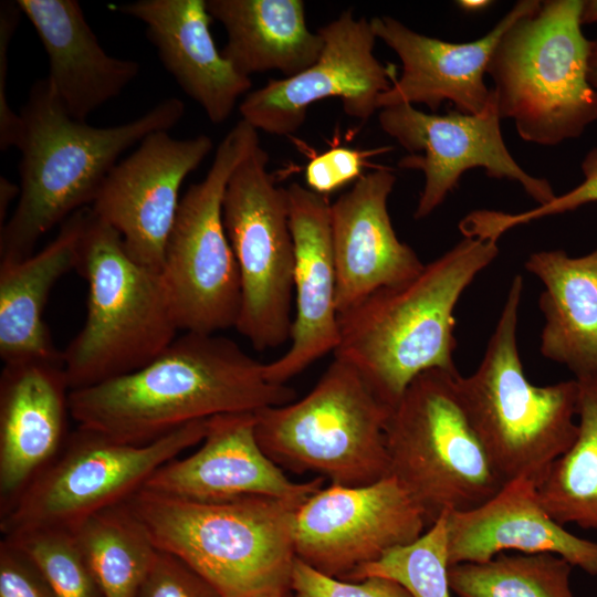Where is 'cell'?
Wrapping results in <instances>:
<instances>
[{
    "mask_svg": "<svg viewBox=\"0 0 597 597\" xmlns=\"http://www.w3.org/2000/svg\"><path fill=\"white\" fill-rule=\"evenodd\" d=\"M296 392L271 383L265 364L233 339L185 332L132 373L71 390L77 427L127 444H147L217 415L255 412L292 402Z\"/></svg>",
    "mask_w": 597,
    "mask_h": 597,
    "instance_id": "6da1fadb",
    "label": "cell"
},
{
    "mask_svg": "<svg viewBox=\"0 0 597 597\" xmlns=\"http://www.w3.org/2000/svg\"><path fill=\"white\" fill-rule=\"evenodd\" d=\"M185 114L177 97L142 116L96 127L69 115L46 78L36 81L20 116V195L0 228V260L33 253L42 235L76 211L91 207L119 156L155 132H169Z\"/></svg>",
    "mask_w": 597,
    "mask_h": 597,
    "instance_id": "7a4b0ae2",
    "label": "cell"
},
{
    "mask_svg": "<svg viewBox=\"0 0 597 597\" xmlns=\"http://www.w3.org/2000/svg\"><path fill=\"white\" fill-rule=\"evenodd\" d=\"M498 254L496 241L464 237L412 279L374 292L339 316L334 358L355 367L392 408L420 374L458 373L454 308Z\"/></svg>",
    "mask_w": 597,
    "mask_h": 597,
    "instance_id": "3957f363",
    "label": "cell"
},
{
    "mask_svg": "<svg viewBox=\"0 0 597 597\" xmlns=\"http://www.w3.org/2000/svg\"><path fill=\"white\" fill-rule=\"evenodd\" d=\"M306 500L192 501L140 490L127 504L159 551L184 561L222 597H272L291 591L295 517Z\"/></svg>",
    "mask_w": 597,
    "mask_h": 597,
    "instance_id": "277c9868",
    "label": "cell"
},
{
    "mask_svg": "<svg viewBox=\"0 0 597 597\" xmlns=\"http://www.w3.org/2000/svg\"><path fill=\"white\" fill-rule=\"evenodd\" d=\"M524 281L514 275L494 331L474 373L455 378L462 408L506 482L538 484L576 439L578 383L546 386L527 380L517 347Z\"/></svg>",
    "mask_w": 597,
    "mask_h": 597,
    "instance_id": "5b68a950",
    "label": "cell"
},
{
    "mask_svg": "<svg viewBox=\"0 0 597 597\" xmlns=\"http://www.w3.org/2000/svg\"><path fill=\"white\" fill-rule=\"evenodd\" d=\"M583 0L542 1L499 40L488 65L501 118L541 146L578 138L597 119L588 80L590 40L582 30Z\"/></svg>",
    "mask_w": 597,
    "mask_h": 597,
    "instance_id": "8992f818",
    "label": "cell"
},
{
    "mask_svg": "<svg viewBox=\"0 0 597 597\" xmlns=\"http://www.w3.org/2000/svg\"><path fill=\"white\" fill-rule=\"evenodd\" d=\"M76 270L87 282L85 322L62 352L71 390L137 370L179 331L160 274L130 258L90 207Z\"/></svg>",
    "mask_w": 597,
    "mask_h": 597,
    "instance_id": "52a82bcc",
    "label": "cell"
},
{
    "mask_svg": "<svg viewBox=\"0 0 597 597\" xmlns=\"http://www.w3.org/2000/svg\"><path fill=\"white\" fill-rule=\"evenodd\" d=\"M392 409L355 367L334 358L303 398L255 411V436L282 470L363 486L390 476Z\"/></svg>",
    "mask_w": 597,
    "mask_h": 597,
    "instance_id": "ba28073f",
    "label": "cell"
},
{
    "mask_svg": "<svg viewBox=\"0 0 597 597\" xmlns=\"http://www.w3.org/2000/svg\"><path fill=\"white\" fill-rule=\"evenodd\" d=\"M460 373L417 376L392 409L386 444L390 476L432 525L447 512H465L507 483L494 467L460 402Z\"/></svg>",
    "mask_w": 597,
    "mask_h": 597,
    "instance_id": "9c48e42d",
    "label": "cell"
},
{
    "mask_svg": "<svg viewBox=\"0 0 597 597\" xmlns=\"http://www.w3.org/2000/svg\"><path fill=\"white\" fill-rule=\"evenodd\" d=\"M259 144L258 130L240 119L218 145L206 177L180 199L159 272L179 331L217 334L237 325L241 283L222 200L230 176Z\"/></svg>",
    "mask_w": 597,
    "mask_h": 597,
    "instance_id": "30bf717a",
    "label": "cell"
},
{
    "mask_svg": "<svg viewBox=\"0 0 597 597\" xmlns=\"http://www.w3.org/2000/svg\"><path fill=\"white\" fill-rule=\"evenodd\" d=\"M207 420L147 444H127L77 427L52 461L0 515L2 536L73 531L93 514L127 502L163 464L200 443Z\"/></svg>",
    "mask_w": 597,
    "mask_h": 597,
    "instance_id": "8fae6325",
    "label": "cell"
},
{
    "mask_svg": "<svg viewBox=\"0 0 597 597\" xmlns=\"http://www.w3.org/2000/svg\"><path fill=\"white\" fill-rule=\"evenodd\" d=\"M256 145L238 165L222 200L224 229L241 283L234 328L256 352L290 343L294 313V241L287 188L268 171Z\"/></svg>",
    "mask_w": 597,
    "mask_h": 597,
    "instance_id": "7c38bea8",
    "label": "cell"
},
{
    "mask_svg": "<svg viewBox=\"0 0 597 597\" xmlns=\"http://www.w3.org/2000/svg\"><path fill=\"white\" fill-rule=\"evenodd\" d=\"M501 119L493 91L478 114L455 109L429 114L409 104L379 109L381 129L409 151L398 166L421 170L425 176L415 219L431 214L472 168L484 169L491 178L517 182L538 206L556 197L547 179L532 176L513 158L502 136Z\"/></svg>",
    "mask_w": 597,
    "mask_h": 597,
    "instance_id": "4fadbf2b",
    "label": "cell"
},
{
    "mask_svg": "<svg viewBox=\"0 0 597 597\" xmlns=\"http://www.w3.org/2000/svg\"><path fill=\"white\" fill-rule=\"evenodd\" d=\"M324 45L318 59L302 72L248 93L239 104L241 119L258 132L289 136L297 132L308 107L337 97L344 112L362 122L378 108L379 96L397 77L392 65H384L374 54L377 40L370 20L343 11L321 29Z\"/></svg>",
    "mask_w": 597,
    "mask_h": 597,
    "instance_id": "5bb4252c",
    "label": "cell"
},
{
    "mask_svg": "<svg viewBox=\"0 0 597 597\" xmlns=\"http://www.w3.org/2000/svg\"><path fill=\"white\" fill-rule=\"evenodd\" d=\"M426 530L420 509L392 476L363 486L328 484L296 513L295 554L313 569L346 580Z\"/></svg>",
    "mask_w": 597,
    "mask_h": 597,
    "instance_id": "9a60e30c",
    "label": "cell"
},
{
    "mask_svg": "<svg viewBox=\"0 0 597 597\" xmlns=\"http://www.w3.org/2000/svg\"><path fill=\"white\" fill-rule=\"evenodd\" d=\"M212 147L207 135L178 139L155 132L107 175L91 208L139 264L160 272L181 185Z\"/></svg>",
    "mask_w": 597,
    "mask_h": 597,
    "instance_id": "2e32d148",
    "label": "cell"
},
{
    "mask_svg": "<svg viewBox=\"0 0 597 597\" xmlns=\"http://www.w3.org/2000/svg\"><path fill=\"white\" fill-rule=\"evenodd\" d=\"M542 1L521 0L482 38L454 43L420 34L399 20H370L377 39L401 62V73L378 98V108L423 104L436 112L443 102L465 114L482 112L492 95L484 76L502 34L519 19L540 9Z\"/></svg>",
    "mask_w": 597,
    "mask_h": 597,
    "instance_id": "e0dca14e",
    "label": "cell"
},
{
    "mask_svg": "<svg viewBox=\"0 0 597 597\" xmlns=\"http://www.w3.org/2000/svg\"><path fill=\"white\" fill-rule=\"evenodd\" d=\"M315 476L295 482L262 450L254 412L217 415L197 451L158 468L142 490L184 500L222 501L249 495L306 500L324 486Z\"/></svg>",
    "mask_w": 597,
    "mask_h": 597,
    "instance_id": "ac0fdd59",
    "label": "cell"
},
{
    "mask_svg": "<svg viewBox=\"0 0 597 597\" xmlns=\"http://www.w3.org/2000/svg\"><path fill=\"white\" fill-rule=\"evenodd\" d=\"M294 241V313L289 348L265 364V376L284 385L339 342L337 276L331 235V202L300 184L287 188Z\"/></svg>",
    "mask_w": 597,
    "mask_h": 597,
    "instance_id": "d6986e66",
    "label": "cell"
},
{
    "mask_svg": "<svg viewBox=\"0 0 597 597\" xmlns=\"http://www.w3.org/2000/svg\"><path fill=\"white\" fill-rule=\"evenodd\" d=\"M395 184L391 170L377 169L331 203L339 316L379 289L412 279L425 266L394 230L388 198Z\"/></svg>",
    "mask_w": 597,
    "mask_h": 597,
    "instance_id": "ffe728a7",
    "label": "cell"
},
{
    "mask_svg": "<svg viewBox=\"0 0 597 597\" xmlns=\"http://www.w3.org/2000/svg\"><path fill=\"white\" fill-rule=\"evenodd\" d=\"M63 360L4 364L0 375V515L52 461L70 432Z\"/></svg>",
    "mask_w": 597,
    "mask_h": 597,
    "instance_id": "44dd1931",
    "label": "cell"
},
{
    "mask_svg": "<svg viewBox=\"0 0 597 597\" xmlns=\"http://www.w3.org/2000/svg\"><path fill=\"white\" fill-rule=\"evenodd\" d=\"M449 564L482 563L505 551L554 554L597 576V543L565 530L543 507L537 484L520 478L488 502L465 512H448Z\"/></svg>",
    "mask_w": 597,
    "mask_h": 597,
    "instance_id": "7402d4cb",
    "label": "cell"
},
{
    "mask_svg": "<svg viewBox=\"0 0 597 597\" xmlns=\"http://www.w3.org/2000/svg\"><path fill=\"white\" fill-rule=\"evenodd\" d=\"M142 21L164 67L213 124L229 118L252 81L214 44L207 0H138L116 7Z\"/></svg>",
    "mask_w": 597,
    "mask_h": 597,
    "instance_id": "603a6c76",
    "label": "cell"
},
{
    "mask_svg": "<svg viewBox=\"0 0 597 597\" xmlns=\"http://www.w3.org/2000/svg\"><path fill=\"white\" fill-rule=\"evenodd\" d=\"M48 56L45 77L70 116L85 119L139 73L133 60L108 55L74 0H17Z\"/></svg>",
    "mask_w": 597,
    "mask_h": 597,
    "instance_id": "cb8c5ba5",
    "label": "cell"
},
{
    "mask_svg": "<svg viewBox=\"0 0 597 597\" xmlns=\"http://www.w3.org/2000/svg\"><path fill=\"white\" fill-rule=\"evenodd\" d=\"M90 207L69 217L42 250L0 260V357L4 364L63 360L43 320L55 283L77 268Z\"/></svg>",
    "mask_w": 597,
    "mask_h": 597,
    "instance_id": "d4e9b609",
    "label": "cell"
},
{
    "mask_svg": "<svg viewBox=\"0 0 597 597\" xmlns=\"http://www.w3.org/2000/svg\"><path fill=\"white\" fill-rule=\"evenodd\" d=\"M525 269L544 286L541 354L579 378L597 371V247L582 256L563 250L528 255Z\"/></svg>",
    "mask_w": 597,
    "mask_h": 597,
    "instance_id": "484cf974",
    "label": "cell"
},
{
    "mask_svg": "<svg viewBox=\"0 0 597 597\" xmlns=\"http://www.w3.org/2000/svg\"><path fill=\"white\" fill-rule=\"evenodd\" d=\"M227 32L221 54L242 75L277 71L293 76L320 56L324 40L308 29L301 0H207Z\"/></svg>",
    "mask_w": 597,
    "mask_h": 597,
    "instance_id": "4316f807",
    "label": "cell"
},
{
    "mask_svg": "<svg viewBox=\"0 0 597 597\" xmlns=\"http://www.w3.org/2000/svg\"><path fill=\"white\" fill-rule=\"evenodd\" d=\"M71 532L103 597H135L158 548L127 502L93 514Z\"/></svg>",
    "mask_w": 597,
    "mask_h": 597,
    "instance_id": "83f0119b",
    "label": "cell"
},
{
    "mask_svg": "<svg viewBox=\"0 0 597 597\" xmlns=\"http://www.w3.org/2000/svg\"><path fill=\"white\" fill-rule=\"evenodd\" d=\"M575 379L577 436L549 467L537 484V493L557 523L597 531V371Z\"/></svg>",
    "mask_w": 597,
    "mask_h": 597,
    "instance_id": "f1b7e54d",
    "label": "cell"
},
{
    "mask_svg": "<svg viewBox=\"0 0 597 597\" xmlns=\"http://www.w3.org/2000/svg\"><path fill=\"white\" fill-rule=\"evenodd\" d=\"M573 566L554 554H504L482 563L449 567L458 597H574Z\"/></svg>",
    "mask_w": 597,
    "mask_h": 597,
    "instance_id": "f546056e",
    "label": "cell"
},
{
    "mask_svg": "<svg viewBox=\"0 0 597 597\" xmlns=\"http://www.w3.org/2000/svg\"><path fill=\"white\" fill-rule=\"evenodd\" d=\"M447 513L416 541L386 552L346 582L383 577L397 582L412 597H450Z\"/></svg>",
    "mask_w": 597,
    "mask_h": 597,
    "instance_id": "4dcf8cb0",
    "label": "cell"
},
{
    "mask_svg": "<svg viewBox=\"0 0 597 597\" xmlns=\"http://www.w3.org/2000/svg\"><path fill=\"white\" fill-rule=\"evenodd\" d=\"M2 537L12 541L31 557L53 597H103L72 532L42 530Z\"/></svg>",
    "mask_w": 597,
    "mask_h": 597,
    "instance_id": "1f68e13d",
    "label": "cell"
},
{
    "mask_svg": "<svg viewBox=\"0 0 597 597\" xmlns=\"http://www.w3.org/2000/svg\"><path fill=\"white\" fill-rule=\"evenodd\" d=\"M580 167L584 179L568 192L556 196L545 205L519 213L488 209L474 210L460 221L461 232L464 237L498 241L504 232L516 226L597 202V147L587 153Z\"/></svg>",
    "mask_w": 597,
    "mask_h": 597,
    "instance_id": "d6a6232c",
    "label": "cell"
},
{
    "mask_svg": "<svg viewBox=\"0 0 597 597\" xmlns=\"http://www.w3.org/2000/svg\"><path fill=\"white\" fill-rule=\"evenodd\" d=\"M291 591L293 597H412L391 579L341 580L313 569L297 558L292 572Z\"/></svg>",
    "mask_w": 597,
    "mask_h": 597,
    "instance_id": "836d02e7",
    "label": "cell"
},
{
    "mask_svg": "<svg viewBox=\"0 0 597 597\" xmlns=\"http://www.w3.org/2000/svg\"><path fill=\"white\" fill-rule=\"evenodd\" d=\"M135 597H222L184 561L159 551Z\"/></svg>",
    "mask_w": 597,
    "mask_h": 597,
    "instance_id": "e575fe53",
    "label": "cell"
},
{
    "mask_svg": "<svg viewBox=\"0 0 597 597\" xmlns=\"http://www.w3.org/2000/svg\"><path fill=\"white\" fill-rule=\"evenodd\" d=\"M363 153L348 147H333L314 156L305 168V181L312 191L327 196L353 180H358L365 167Z\"/></svg>",
    "mask_w": 597,
    "mask_h": 597,
    "instance_id": "d590c367",
    "label": "cell"
},
{
    "mask_svg": "<svg viewBox=\"0 0 597 597\" xmlns=\"http://www.w3.org/2000/svg\"><path fill=\"white\" fill-rule=\"evenodd\" d=\"M0 597H53L35 563L7 537L0 541Z\"/></svg>",
    "mask_w": 597,
    "mask_h": 597,
    "instance_id": "8d00e7d4",
    "label": "cell"
},
{
    "mask_svg": "<svg viewBox=\"0 0 597 597\" xmlns=\"http://www.w3.org/2000/svg\"><path fill=\"white\" fill-rule=\"evenodd\" d=\"M22 11L17 1L0 3V148L8 150L19 146L23 132L20 114L13 112L7 96L9 46L19 24Z\"/></svg>",
    "mask_w": 597,
    "mask_h": 597,
    "instance_id": "74e56055",
    "label": "cell"
},
{
    "mask_svg": "<svg viewBox=\"0 0 597 597\" xmlns=\"http://www.w3.org/2000/svg\"><path fill=\"white\" fill-rule=\"evenodd\" d=\"M20 195V187L7 177H0V226L7 222V213L12 200Z\"/></svg>",
    "mask_w": 597,
    "mask_h": 597,
    "instance_id": "f35d334b",
    "label": "cell"
},
{
    "mask_svg": "<svg viewBox=\"0 0 597 597\" xmlns=\"http://www.w3.org/2000/svg\"><path fill=\"white\" fill-rule=\"evenodd\" d=\"M588 80L590 85L597 92V34L594 40H590Z\"/></svg>",
    "mask_w": 597,
    "mask_h": 597,
    "instance_id": "ab89813d",
    "label": "cell"
},
{
    "mask_svg": "<svg viewBox=\"0 0 597 597\" xmlns=\"http://www.w3.org/2000/svg\"><path fill=\"white\" fill-rule=\"evenodd\" d=\"M580 23L582 25L597 23V0H583Z\"/></svg>",
    "mask_w": 597,
    "mask_h": 597,
    "instance_id": "60d3db41",
    "label": "cell"
},
{
    "mask_svg": "<svg viewBox=\"0 0 597 597\" xmlns=\"http://www.w3.org/2000/svg\"><path fill=\"white\" fill-rule=\"evenodd\" d=\"M492 3V1L489 0H460L457 1V4L459 8L463 9L464 11L475 12L479 10H482L486 7H489Z\"/></svg>",
    "mask_w": 597,
    "mask_h": 597,
    "instance_id": "b9f144b4",
    "label": "cell"
},
{
    "mask_svg": "<svg viewBox=\"0 0 597 597\" xmlns=\"http://www.w3.org/2000/svg\"><path fill=\"white\" fill-rule=\"evenodd\" d=\"M272 597H293V594H292V591H287V593L280 594V595L272 596Z\"/></svg>",
    "mask_w": 597,
    "mask_h": 597,
    "instance_id": "7bdbcfd3",
    "label": "cell"
}]
</instances>
